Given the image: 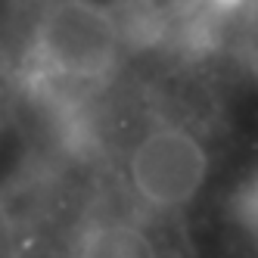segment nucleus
<instances>
[{
	"label": "nucleus",
	"instance_id": "nucleus-2",
	"mask_svg": "<svg viewBox=\"0 0 258 258\" xmlns=\"http://www.w3.org/2000/svg\"><path fill=\"white\" fill-rule=\"evenodd\" d=\"M212 153L202 137L177 121H159L131 143L124 177L134 199L156 215H177L202 196Z\"/></svg>",
	"mask_w": 258,
	"mask_h": 258
},
{
	"label": "nucleus",
	"instance_id": "nucleus-1",
	"mask_svg": "<svg viewBox=\"0 0 258 258\" xmlns=\"http://www.w3.org/2000/svg\"><path fill=\"white\" fill-rule=\"evenodd\" d=\"M31 59L44 78L94 84L115 72L121 31L97 0H50L34 19Z\"/></svg>",
	"mask_w": 258,
	"mask_h": 258
},
{
	"label": "nucleus",
	"instance_id": "nucleus-3",
	"mask_svg": "<svg viewBox=\"0 0 258 258\" xmlns=\"http://www.w3.org/2000/svg\"><path fill=\"white\" fill-rule=\"evenodd\" d=\"M69 258H165V252L134 218L100 215L78 230Z\"/></svg>",
	"mask_w": 258,
	"mask_h": 258
}]
</instances>
